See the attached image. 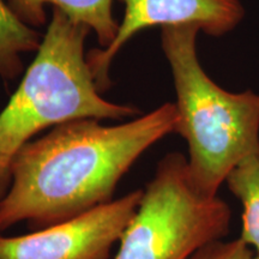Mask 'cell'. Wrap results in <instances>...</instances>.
Instances as JSON below:
<instances>
[{"mask_svg": "<svg viewBox=\"0 0 259 259\" xmlns=\"http://www.w3.org/2000/svg\"><path fill=\"white\" fill-rule=\"evenodd\" d=\"M178 121L176 103L120 125L84 118L32 139L11 164V185L0 200V232L27 221L38 229L67 221L112 200L134 163Z\"/></svg>", "mask_w": 259, "mask_h": 259, "instance_id": "1", "label": "cell"}, {"mask_svg": "<svg viewBox=\"0 0 259 259\" xmlns=\"http://www.w3.org/2000/svg\"><path fill=\"white\" fill-rule=\"evenodd\" d=\"M89 32L87 25L52 8L36 57L0 112V200L11 185L15 156L41 131L74 119L122 120L139 114L134 106L101 96L84 54Z\"/></svg>", "mask_w": 259, "mask_h": 259, "instance_id": "2", "label": "cell"}, {"mask_svg": "<svg viewBox=\"0 0 259 259\" xmlns=\"http://www.w3.org/2000/svg\"><path fill=\"white\" fill-rule=\"evenodd\" d=\"M196 25L161 28V46L177 93L174 134L189 148L191 181L206 196H219L231 171L259 151V94L232 93L206 74L197 54Z\"/></svg>", "mask_w": 259, "mask_h": 259, "instance_id": "3", "label": "cell"}, {"mask_svg": "<svg viewBox=\"0 0 259 259\" xmlns=\"http://www.w3.org/2000/svg\"><path fill=\"white\" fill-rule=\"evenodd\" d=\"M232 209L191 181L187 157L167 154L143 190L114 259H187L229 233Z\"/></svg>", "mask_w": 259, "mask_h": 259, "instance_id": "4", "label": "cell"}, {"mask_svg": "<svg viewBox=\"0 0 259 259\" xmlns=\"http://www.w3.org/2000/svg\"><path fill=\"white\" fill-rule=\"evenodd\" d=\"M143 190L21 236L0 232V259H109L141 203Z\"/></svg>", "mask_w": 259, "mask_h": 259, "instance_id": "5", "label": "cell"}, {"mask_svg": "<svg viewBox=\"0 0 259 259\" xmlns=\"http://www.w3.org/2000/svg\"><path fill=\"white\" fill-rule=\"evenodd\" d=\"M125 4V16L114 41L107 48H95L87 54V63L97 88L105 93L112 85L109 69L118 52L136 34L148 28L168 25H196L212 37L234 30L245 16L241 0H119Z\"/></svg>", "mask_w": 259, "mask_h": 259, "instance_id": "6", "label": "cell"}, {"mask_svg": "<svg viewBox=\"0 0 259 259\" xmlns=\"http://www.w3.org/2000/svg\"><path fill=\"white\" fill-rule=\"evenodd\" d=\"M46 5L59 9L73 22L95 31L102 48L108 47L119 31L113 16V0H8L16 17L30 28H40L46 23Z\"/></svg>", "mask_w": 259, "mask_h": 259, "instance_id": "7", "label": "cell"}, {"mask_svg": "<svg viewBox=\"0 0 259 259\" xmlns=\"http://www.w3.org/2000/svg\"><path fill=\"white\" fill-rule=\"evenodd\" d=\"M225 184L242 205L240 239L259 253V151L241 161Z\"/></svg>", "mask_w": 259, "mask_h": 259, "instance_id": "8", "label": "cell"}, {"mask_svg": "<svg viewBox=\"0 0 259 259\" xmlns=\"http://www.w3.org/2000/svg\"><path fill=\"white\" fill-rule=\"evenodd\" d=\"M41 42L40 32L22 23L0 0V78L9 82L18 77L24 70L22 54L37 52Z\"/></svg>", "mask_w": 259, "mask_h": 259, "instance_id": "9", "label": "cell"}, {"mask_svg": "<svg viewBox=\"0 0 259 259\" xmlns=\"http://www.w3.org/2000/svg\"><path fill=\"white\" fill-rule=\"evenodd\" d=\"M252 248L240 238L233 240H218L205 245L187 259H251Z\"/></svg>", "mask_w": 259, "mask_h": 259, "instance_id": "10", "label": "cell"}, {"mask_svg": "<svg viewBox=\"0 0 259 259\" xmlns=\"http://www.w3.org/2000/svg\"><path fill=\"white\" fill-rule=\"evenodd\" d=\"M251 259H259V253H257V255H254V257H253V255H252Z\"/></svg>", "mask_w": 259, "mask_h": 259, "instance_id": "11", "label": "cell"}]
</instances>
